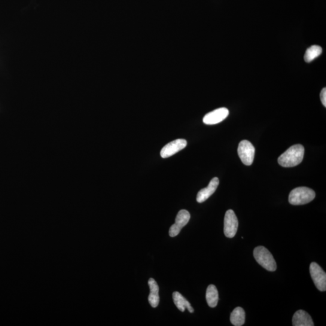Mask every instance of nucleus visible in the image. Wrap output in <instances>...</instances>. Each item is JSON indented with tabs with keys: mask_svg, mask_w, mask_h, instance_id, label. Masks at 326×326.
I'll return each mask as SVG.
<instances>
[{
	"mask_svg": "<svg viewBox=\"0 0 326 326\" xmlns=\"http://www.w3.org/2000/svg\"><path fill=\"white\" fill-rule=\"evenodd\" d=\"M304 148L303 145H295L280 155L278 162L284 167H292L298 165L303 161Z\"/></svg>",
	"mask_w": 326,
	"mask_h": 326,
	"instance_id": "f257e3e1",
	"label": "nucleus"
},
{
	"mask_svg": "<svg viewBox=\"0 0 326 326\" xmlns=\"http://www.w3.org/2000/svg\"><path fill=\"white\" fill-rule=\"evenodd\" d=\"M315 198V193L311 188L300 187L294 188L289 195V202L292 205H304L311 202Z\"/></svg>",
	"mask_w": 326,
	"mask_h": 326,
	"instance_id": "f03ea898",
	"label": "nucleus"
},
{
	"mask_svg": "<svg viewBox=\"0 0 326 326\" xmlns=\"http://www.w3.org/2000/svg\"><path fill=\"white\" fill-rule=\"evenodd\" d=\"M254 257L257 263L269 271H275L277 270V264L272 254L268 249L263 246H257L253 252Z\"/></svg>",
	"mask_w": 326,
	"mask_h": 326,
	"instance_id": "7ed1b4c3",
	"label": "nucleus"
},
{
	"mask_svg": "<svg viewBox=\"0 0 326 326\" xmlns=\"http://www.w3.org/2000/svg\"><path fill=\"white\" fill-rule=\"evenodd\" d=\"M238 155L242 163L246 166H250L253 163L255 148L248 140L240 142L238 146Z\"/></svg>",
	"mask_w": 326,
	"mask_h": 326,
	"instance_id": "20e7f679",
	"label": "nucleus"
},
{
	"mask_svg": "<svg viewBox=\"0 0 326 326\" xmlns=\"http://www.w3.org/2000/svg\"><path fill=\"white\" fill-rule=\"evenodd\" d=\"M310 273L313 283L319 291L326 290V274L319 265L312 262L310 265Z\"/></svg>",
	"mask_w": 326,
	"mask_h": 326,
	"instance_id": "39448f33",
	"label": "nucleus"
},
{
	"mask_svg": "<svg viewBox=\"0 0 326 326\" xmlns=\"http://www.w3.org/2000/svg\"><path fill=\"white\" fill-rule=\"evenodd\" d=\"M238 220L235 213L232 210H228L225 213L224 218V231L225 236L228 238L235 236L238 228Z\"/></svg>",
	"mask_w": 326,
	"mask_h": 326,
	"instance_id": "423d86ee",
	"label": "nucleus"
},
{
	"mask_svg": "<svg viewBox=\"0 0 326 326\" xmlns=\"http://www.w3.org/2000/svg\"><path fill=\"white\" fill-rule=\"evenodd\" d=\"M190 219L189 212L186 210H181L178 213L175 219V223L172 225L169 229L170 237L178 235L182 228L188 224Z\"/></svg>",
	"mask_w": 326,
	"mask_h": 326,
	"instance_id": "0eeeda50",
	"label": "nucleus"
},
{
	"mask_svg": "<svg viewBox=\"0 0 326 326\" xmlns=\"http://www.w3.org/2000/svg\"><path fill=\"white\" fill-rule=\"evenodd\" d=\"M187 143L184 139H176L164 146L161 149L160 155L163 158L172 156L186 147Z\"/></svg>",
	"mask_w": 326,
	"mask_h": 326,
	"instance_id": "6e6552de",
	"label": "nucleus"
},
{
	"mask_svg": "<svg viewBox=\"0 0 326 326\" xmlns=\"http://www.w3.org/2000/svg\"><path fill=\"white\" fill-rule=\"evenodd\" d=\"M229 111L226 108H221L207 114L203 118V122L206 124H216L221 122L228 116Z\"/></svg>",
	"mask_w": 326,
	"mask_h": 326,
	"instance_id": "1a4fd4ad",
	"label": "nucleus"
},
{
	"mask_svg": "<svg viewBox=\"0 0 326 326\" xmlns=\"http://www.w3.org/2000/svg\"><path fill=\"white\" fill-rule=\"evenodd\" d=\"M219 184V180L218 178H213L210 183L206 188L201 189L198 192L197 197V201L198 203H202L212 195L215 192L216 189L218 187Z\"/></svg>",
	"mask_w": 326,
	"mask_h": 326,
	"instance_id": "9d476101",
	"label": "nucleus"
},
{
	"mask_svg": "<svg viewBox=\"0 0 326 326\" xmlns=\"http://www.w3.org/2000/svg\"><path fill=\"white\" fill-rule=\"evenodd\" d=\"M292 325L294 326H313L314 323L311 316L308 313L303 310H298L292 318Z\"/></svg>",
	"mask_w": 326,
	"mask_h": 326,
	"instance_id": "9b49d317",
	"label": "nucleus"
},
{
	"mask_svg": "<svg viewBox=\"0 0 326 326\" xmlns=\"http://www.w3.org/2000/svg\"><path fill=\"white\" fill-rule=\"evenodd\" d=\"M148 285L150 288V294L148 297V301L152 307H157L159 304V287L157 283L154 279L151 278L148 280Z\"/></svg>",
	"mask_w": 326,
	"mask_h": 326,
	"instance_id": "f8f14e48",
	"label": "nucleus"
},
{
	"mask_svg": "<svg viewBox=\"0 0 326 326\" xmlns=\"http://www.w3.org/2000/svg\"><path fill=\"white\" fill-rule=\"evenodd\" d=\"M173 301L175 306L181 312H184L187 309L190 313L194 312V309L191 304L182 295L178 292H174L172 295Z\"/></svg>",
	"mask_w": 326,
	"mask_h": 326,
	"instance_id": "ddd939ff",
	"label": "nucleus"
},
{
	"mask_svg": "<svg viewBox=\"0 0 326 326\" xmlns=\"http://www.w3.org/2000/svg\"><path fill=\"white\" fill-rule=\"evenodd\" d=\"M206 300L210 307H215L217 306L219 300V294L217 288L213 285L208 286L206 291Z\"/></svg>",
	"mask_w": 326,
	"mask_h": 326,
	"instance_id": "4468645a",
	"label": "nucleus"
},
{
	"mask_svg": "<svg viewBox=\"0 0 326 326\" xmlns=\"http://www.w3.org/2000/svg\"><path fill=\"white\" fill-rule=\"evenodd\" d=\"M231 323L235 326H241L245 321V312L242 307H237L231 312L230 316Z\"/></svg>",
	"mask_w": 326,
	"mask_h": 326,
	"instance_id": "2eb2a0df",
	"label": "nucleus"
},
{
	"mask_svg": "<svg viewBox=\"0 0 326 326\" xmlns=\"http://www.w3.org/2000/svg\"><path fill=\"white\" fill-rule=\"evenodd\" d=\"M322 52V48L318 45H312V46L307 48L305 54H304V59L306 62H310L313 60L317 58Z\"/></svg>",
	"mask_w": 326,
	"mask_h": 326,
	"instance_id": "dca6fc26",
	"label": "nucleus"
},
{
	"mask_svg": "<svg viewBox=\"0 0 326 326\" xmlns=\"http://www.w3.org/2000/svg\"><path fill=\"white\" fill-rule=\"evenodd\" d=\"M320 98L322 105L326 107V88H324L320 93Z\"/></svg>",
	"mask_w": 326,
	"mask_h": 326,
	"instance_id": "f3484780",
	"label": "nucleus"
}]
</instances>
